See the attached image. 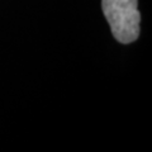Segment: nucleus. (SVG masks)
<instances>
[{
  "label": "nucleus",
  "mask_w": 152,
  "mask_h": 152,
  "mask_svg": "<svg viewBox=\"0 0 152 152\" xmlns=\"http://www.w3.org/2000/svg\"><path fill=\"white\" fill-rule=\"evenodd\" d=\"M102 9L113 37L119 43L128 45L138 38L141 23L138 0H102Z\"/></svg>",
  "instance_id": "nucleus-1"
}]
</instances>
